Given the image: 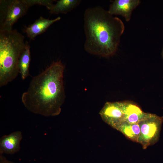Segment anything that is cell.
Masks as SVG:
<instances>
[{
    "label": "cell",
    "mask_w": 163,
    "mask_h": 163,
    "mask_svg": "<svg viewBox=\"0 0 163 163\" xmlns=\"http://www.w3.org/2000/svg\"><path fill=\"white\" fill-rule=\"evenodd\" d=\"M65 68L60 61L54 62L32 78L21 96L26 109L46 117L60 114L66 97L63 81Z\"/></svg>",
    "instance_id": "obj_1"
},
{
    "label": "cell",
    "mask_w": 163,
    "mask_h": 163,
    "mask_svg": "<svg viewBox=\"0 0 163 163\" xmlns=\"http://www.w3.org/2000/svg\"><path fill=\"white\" fill-rule=\"evenodd\" d=\"M84 20L85 50L103 57L115 55L125 29L122 21L99 6L86 9Z\"/></svg>",
    "instance_id": "obj_2"
},
{
    "label": "cell",
    "mask_w": 163,
    "mask_h": 163,
    "mask_svg": "<svg viewBox=\"0 0 163 163\" xmlns=\"http://www.w3.org/2000/svg\"><path fill=\"white\" fill-rule=\"evenodd\" d=\"M24 36L16 30L0 31V87L11 82L19 71V58L25 50Z\"/></svg>",
    "instance_id": "obj_3"
},
{
    "label": "cell",
    "mask_w": 163,
    "mask_h": 163,
    "mask_svg": "<svg viewBox=\"0 0 163 163\" xmlns=\"http://www.w3.org/2000/svg\"><path fill=\"white\" fill-rule=\"evenodd\" d=\"M29 8L24 0H0V31L13 30L14 24Z\"/></svg>",
    "instance_id": "obj_4"
},
{
    "label": "cell",
    "mask_w": 163,
    "mask_h": 163,
    "mask_svg": "<svg viewBox=\"0 0 163 163\" xmlns=\"http://www.w3.org/2000/svg\"><path fill=\"white\" fill-rule=\"evenodd\" d=\"M163 122V117L145 113L138 122L140 132L138 142L142 145L144 149L158 141Z\"/></svg>",
    "instance_id": "obj_5"
},
{
    "label": "cell",
    "mask_w": 163,
    "mask_h": 163,
    "mask_svg": "<svg viewBox=\"0 0 163 163\" xmlns=\"http://www.w3.org/2000/svg\"><path fill=\"white\" fill-rule=\"evenodd\" d=\"M103 120L113 127L124 121V113L122 101L107 102L99 112Z\"/></svg>",
    "instance_id": "obj_6"
},
{
    "label": "cell",
    "mask_w": 163,
    "mask_h": 163,
    "mask_svg": "<svg viewBox=\"0 0 163 163\" xmlns=\"http://www.w3.org/2000/svg\"><path fill=\"white\" fill-rule=\"evenodd\" d=\"M140 2L139 0H115L110 5L108 11L112 15L122 16L128 22L130 20L133 11Z\"/></svg>",
    "instance_id": "obj_7"
},
{
    "label": "cell",
    "mask_w": 163,
    "mask_h": 163,
    "mask_svg": "<svg viewBox=\"0 0 163 163\" xmlns=\"http://www.w3.org/2000/svg\"><path fill=\"white\" fill-rule=\"evenodd\" d=\"M22 138V133L19 131L2 136L0 139V154L12 155L18 152Z\"/></svg>",
    "instance_id": "obj_8"
},
{
    "label": "cell",
    "mask_w": 163,
    "mask_h": 163,
    "mask_svg": "<svg viewBox=\"0 0 163 163\" xmlns=\"http://www.w3.org/2000/svg\"><path fill=\"white\" fill-rule=\"evenodd\" d=\"M61 19L60 17H58L50 20L41 16L33 23L26 27L24 32L30 40H34L37 36L43 33L51 25Z\"/></svg>",
    "instance_id": "obj_9"
},
{
    "label": "cell",
    "mask_w": 163,
    "mask_h": 163,
    "mask_svg": "<svg viewBox=\"0 0 163 163\" xmlns=\"http://www.w3.org/2000/svg\"><path fill=\"white\" fill-rule=\"evenodd\" d=\"M124 113V121L131 123H138L145 113L134 102L122 101Z\"/></svg>",
    "instance_id": "obj_10"
},
{
    "label": "cell",
    "mask_w": 163,
    "mask_h": 163,
    "mask_svg": "<svg viewBox=\"0 0 163 163\" xmlns=\"http://www.w3.org/2000/svg\"><path fill=\"white\" fill-rule=\"evenodd\" d=\"M113 128L120 131L131 140L138 142L140 132L138 123H131L123 121L116 125Z\"/></svg>",
    "instance_id": "obj_11"
},
{
    "label": "cell",
    "mask_w": 163,
    "mask_h": 163,
    "mask_svg": "<svg viewBox=\"0 0 163 163\" xmlns=\"http://www.w3.org/2000/svg\"><path fill=\"white\" fill-rule=\"evenodd\" d=\"M53 4L49 10L52 14H67L75 8L80 4L79 0H59Z\"/></svg>",
    "instance_id": "obj_12"
},
{
    "label": "cell",
    "mask_w": 163,
    "mask_h": 163,
    "mask_svg": "<svg viewBox=\"0 0 163 163\" xmlns=\"http://www.w3.org/2000/svg\"><path fill=\"white\" fill-rule=\"evenodd\" d=\"M24 50L21 55L18 63L19 73L24 80L29 75V67L30 61V46L27 42Z\"/></svg>",
    "instance_id": "obj_13"
},
{
    "label": "cell",
    "mask_w": 163,
    "mask_h": 163,
    "mask_svg": "<svg viewBox=\"0 0 163 163\" xmlns=\"http://www.w3.org/2000/svg\"><path fill=\"white\" fill-rule=\"evenodd\" d=\"M24 2L29 7L35 5H39L45 6L49 10L53 5L54 0H24Z\"/></svg>",
    "instance_id": "obj_14"
},
{
    "label": "cell",
    "mask_w": 163,
    "mask_h": 163,
    "mask_svg": "<svg viewBox=\"0 0 163 163\" xmlns=\"http://www.w3.org/2000/svg\"><path fill=\"white\" fill-rule=\"evenodd\" d=\"M2 155L0 154V163H14L7 160Z\"/></svg>",
    "instance_id": "obj_15"
},
{
    "label": "cell",
    "mask_w": 163,
    "mask_h": 163,
    "mask_svg": "<svg viewBox=\"0 0 163 163\" xmlns=\"http://www.w3.org/2000/svg\"><path fill=\"white\" fill-rule=\"evenodd\" d=\"M161 56L162 57V58L163 59V47L162 49V51H161Z\"/></svg>",
    "instance_id": "obj_16"
}]
</instances>
